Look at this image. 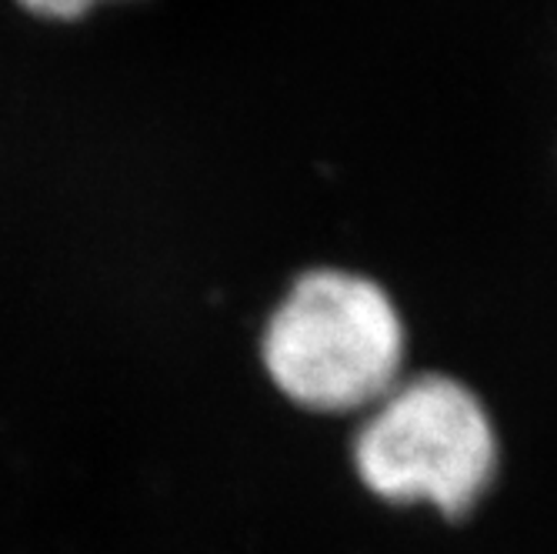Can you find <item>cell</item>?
Listing matches in <instances>:
<instances>
[{"mask_svg":"<svg viewBox=\"0 0 557 554\" xmlns=\"http://www.w3.org/2000/svg\"><path fill=\"white\" fill-rule=\"evenodd\" d=\"M261 355L271 381L304 408L358 411L400 378L404 324L381 284L347 271H308L271 315Z\"/></svg>","mask_w":557,"mask_h":554,"instance_id":"cell-1","label":"cell"},{"mask_svg":"<svg viewBox=\"0 0 557 554\" xmlns=\"http://www.w3.org/2000/svg\"><path fill=\"white\" fill-rule=\"evenodd\" d=\"M361 481L391 505L428 501L465 518L497 471V441L481 401L454 378L421 374L377 401L354 438Z\"/></svg>","mask_w":557,"mask_h":554,"instance_id":"cell-2","label":"cell"},{"mask_svg":"<svg viewBox=\"0 0 557 554\" xmlns=\"http://www.w3.org/2000/svg\"><path fill=\"white\" fill-rule=\"evenodd\" d=\"M17 4L47 21H77L97 4V0H17Z\"/></svg>","mask_w":557,"mask_h":554,"instance_id":"cell-3","label":"cell"}]
</instances>
